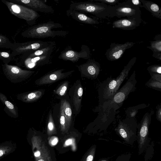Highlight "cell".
<instances>
[{"mask_svg":"<svg viewBox=\"0 0 161 161\" xmlns=\"http://www.w3.org/2000/svg\"><path fill=\"white\" fill-rule=\"evenodd\" d=\"M136 57L132 58L124 66L116 78H113L110 76L100 84L98 91L100 105L111 99L118 91L122 83L128 76L129 71L136 63Z\"/></svg>","mask_w":161,"mask_h":161,"instance_id":"cell-1","label":"cell"},{"mask_svg":"<svg viewBox=\"0 0 161 161\" xmlns=\"http://www.w3.org/2000/svg\"><path fill=\"white\" fill-rule=\"evenodd\" d=\"M63 27V25L59 23L49 21L32 26L23 32L21 35L24 37L39 39L65 37L68 34L69 31L53 30Z\"/></svg>","mask_w":161,"mask_h":161,"instance_id":"cell-2","label":"cell"},{"mask_svg":"<svg viewBox=\"0 0 161 161\" xmlns=\"http://www.w3.org/2000/svg\"><path fill=\"white\" fill-rule=\"evenodd\" d=\"M69 9L84 14H90L101 19L109 17L108 5L100 2L90 0L80 2L72 1Z\"/></svg>","mask_w":161,"mask_h":161,"instance_id":"cell-3","label":"cell"},{"mask_svg":"<svg viewBox=\"0 0 161 161\" xmlns=\"http://www.w3.org/2000/svg\"><path fill=\"white\" fill-rule=\"evenodd\" d=\"M137 124L135 118L119 119L114 130L126 144L132 145L136 140Z\"/></svg>","mask_w":161,"mask_h":161,"instance_id":"cell-4","label":"cell"},{"mask_svg":"<svg viewBox=\"0 0 161 161\" xmlns=\"http://www.w3.org/2000/svg\"><path fill=\"white\" fill-rule=\"evenodd\" d=\"M120 107L117 105H111L106 102L98 107V115L95 122L96 131L105 130L114 119L117 113V110Z\"/></svg>","mask_w":161,"mask_h":161,"instance_id":"cell-5","label":"cell"},{"mask_svg":"<svg viewBox=\"0 0 161 161\" xmlns=\"http://www.w3.org/2000/svg\"><path fill=\"white\" fill-rule=\"evenodd\" d=\"M108 8L110 18H141L140 8L133 5L128 0L119 3L114 6L108 5Z\"/></svg>","mask_w":161,"mask_h":161,"instance_id":"cell-6","label":"cell"},{"mask_svg":"<svg viewBox=\"0 0 161 161\" xmlns=\"http://www.w3.org/2000/svg\"><path fill=\"white\" fill-rule=\"evenodd\" d=\"M10 12L19 18L25 20L29 25H33L40 14L34 10L23 5L15 3L7 0H1Z\"/></svg>","mask_w":161,"mask_h":161,"instance_id":"cell-7","label":"cell"},{"mask_svg":"<svg viewBox=\"0 0 161 161\" xmlns=\"http://www.w3.org/2000/svg\"><path fill=\"white\" fill-rule=\"evenodd\" d=\"M151 116V113H146L140 123L137 124L136 140L138 144V153L139 155L142 154L149 145V127Z\"/></svg>","mask_w":161,"mask_h":161,"instance_id":"cell-8","label":"cell"},{"mask_svg":"<svg viewBox=\"0 0 161 161\" xmlns=\"http://www.w3.org/2000/svg\"><path fill=\"white\" fill-rule=\"evenodd\" d=\"M136 83V71L134 70L126 82L112 98L106 102L111 105H118L121 107L129 95L135 90Z\"/></svg>","mask_w":161,"mask_h":161,"instance_id":"cell-9","label":"cell"},{"mask_svg":"<svg viewBox=\"0 0 161 161\" xmlns=\"http://www.w3.org/2000/svg\"><path fill=\"white\" fill-rule=\"evenodd\" d=\"M54 42H44L41 41L27 42H15L11 49V56L14 57L25 53H29L37 50L46 47Z\"/></svg>","mask_w":161,"mask_h":161,"instance_id":"cell-10","label":"cell"},{"mask_svg":"<svg viewBox=\"0 0 161 161\" xmlns=\"http://www.w3.org/2000/svg\"><path fill=\"white\" fill-rule=\"evenodd\" d=\"M3 72L6 77L12 82H21L30 76L34 71L23 69L19 67L8 64H2Z\"/></svg>","mask_w":161,"mask_h":161,"instance_id":"cell-11","label":"cell"},{"mask_svg":"<svg viewBox=\"0 0 161 161\" xmlns=\"http://www.w3.org/2000/svg\"><path fill=\"white\" fill-rule=\"evenodd\" d=\"M90 54V49L86 45H82L80 52L74 50L70 46H69L61 52L58 58L64 61H69L74 63L78 61L80 58L89 59Z\"/></svg>","mask_w":161,"mask_h":161,"instance_id":"cell-12","label":"cell"},{"mask_svg":"<svg viewBox=\"0 0 161 161\" xmlns=\"http://www.w3.org/2000/svg\"><path fill=\"white\" fill-rule=\"evenodd\" d=\"M135 44L132 42H127L122 44L111 43L110 47L105 53L107 59L110 61L117 60L121 58L125 51Z\"/></svg>","mask_w":161,"mask_h":161,"instance_id":"cell-13","label":"cell"},{"mask_svg":"<svg viewBox=\"0 0 161 161\" xmlns=\"http://www.w3.org/2000/svg\"><path fill=\"white\" fill-rule=\"evenodd\" d=\"M10 2L27 7L34 11L52 14L54 10L53 7L46 4L44 1L40 0H10Z\"/></svg>","mask_w":161,"mask_h":161,"instance_id":"cell-14","label":"cell"},{"mask_svg":"<svg viewBox=\"0 0 161 161\" xmlns=\"http://www.w3.org/2000/svg\"><path fill=\"white\" fill-rule=\"evenodd\" d=\"M77 67L83 76L92 79L96 78L100 71L99 63L93 59H89L86 62Z\"/></svg>","mask_w":161,"mask_h":161,"instance_id":"cell-15","label":"cell"},{"mask_svg":"<svg viewBox=\"0 0 161 161\" xmlns=\"http://www.w3.org/2000/svg\"><path fill=\"white\" fill-rule=\"evenodd\" d=\"M64 69H58L38 79L36 82L38 85H42L52 83L67 77L74 70L63 72Z\"/></svg>","mask_w":161,"mask_h":161,"instance_id":"cell-16","label":"cell"},{"mask_svg":"<svg viewBox=\"0 0 161 161\" xmlns=\"http://www.w3.org/2000/svg\"><path fill=\"white\" fill-rule=\"evenodd\" d=\"M141 22V18H122L114 21L112 27L124 30H132L139 26Z\"/></svg>","mask_w":161,"mask_h":161,"instance_id":"cell-17","label":"cell"},{"mask_svg":"<svg viewBox=\"0 0 161 161\" xmlns=\"http://www.w3.org/2000/svg\"><path fill=\"white\" fill-rule=\"evenodd\" d=\"M66 14L68 17L81 23L91 25H97L99 23L96 19L74 10L68 9L66 11Z\"/></svg>","mask_w":161,"mask_h":161,"instance_id":"cell-18","label":"cell"},{"mask_svg":"<svg viewBox=\"0 0 161 161\" xmlns=\"http://www.w3.org/2000/svg\"><path fill=\"white\" fill-rule=\"evenodd\" d=\"M55 47V43L54 42L48 46L37 50L32 53H25L22 54V58H33L37 56L51 55Z\"/></svg>","mask_w":161,"mask_h":161,"instance_id":"cell-19","label":"cell"},{"mask_svg":"<svg viewBox=\"0 0 161 161\" xmlns=\"http://www.w3.org/2000/svg\"><path fill=\"white\" fill-rule=\"evenodd\" d=\"M143 8L151 13L153 17L161 19V8L158 4L152 1L141 0Z\"/></svg>","mask_w":161,"mask_h":161,"instance_id":"cell-20","label":"cell"},{"mask_svg":"<svg viewBox=\"0 0 161 161\" xmlns=\"http://www.w3.org/2000/svg\"><path fill=\"white\" fill-rule=\"evenodd\" d=\"M50 55L41 56L24 59L25 64L30 68H31L38 64L47 63L49 62Z\"/></svg>","mask_w":161,"mask_h":161,"instance_id":"cell-21","label":"cell"},{"mask_svg":"<svg viewBox=\"0 0 161 161\" xmlns=\"http://www.w3.org/2000/svg\"><path fill=\"white\" fill-rule=\"evenodd\" d=\"M16 145L10 142H6L0 144V158H2L14 151Z\"/></svg>","mask_w":161,"mask_h":161,"instance_id":"cell-22","label":"cell"},{"mask_svg":"<svg viewBox=\"0 0 161 161\" xmlns=\"http://www.w3.org/2000/svg\"><path fill=\"white\" fill-rule=\"evenodd\" d=\"M63 107L65 117L67 130L69 128L72 119V111L69 103L66 100H62L61 104Z\"/></svg>","mask_w":161,"mask_h":161,"instance_id":"cell-23","label":"cell"},{"mask_svg":"<svg viewBox=\"0 0 161 161\" xmlns=\"http://www.w3.org/2000/svg\"><path fill=\"white\" fill-rule=\"evenodd\" d=\"M147 47L153 52V57L161 60V40L151 41L150 46Z\"/></svg>","mask_w":161,"mask_h":161,"instance_id":"cell-24","label":"cell"},{"mask_svg":"<svg viewBox=\"0 0 161 161\" xmlns=\"http://www.w3.org/2000/svg\"><path fill=\"white\" fill-rule=\"evenodd\" d=\"M83 93V89L80 85L75 87L73 97L74 105L75 110L78 111L80 108Z\"/></svg>","mask_w":161,"mask_h":161,"instance_id":"cell-25","label":"cell"},{"mask_svg":"<svg viewBox=\"0 0 161 161\" xmlns=\"http://www.w3.org/2000/svg\"><path fill=\"white\" fill-rule=\"evenodd\" d=\"M42 92L40 91H36L30 93L23 94L18 98L24 102H31L35 101L40 97Z\"/></svg>","mask_w":161,"mask_h":161,"instance_id":"cell-26","label":"cell"},{"mask_svg":"<svg viewBox=\"0 0 161 161\" xmlns=\"http://www.w3.org/2000/svg\"><path fill=\"white\" fill-rule=\"evenodd\" d=\"M147 107L146 104L143 103L128 107L125 111L126 117L135 118L139 110L145 108Z\"/></svg>","mask_w":161,"mask_h":161,"instance_id":"cell-27","label":"cell"},{"mask_svg":"<svg viewBox=\"0 0 161 161\" xmlns=\"http://www.w3.org/2000/svg\"><path fill=\"white\" fill-rule=\"evenodd\" d=\"M0 99L2 102L5 105L8 110L14 117H17L18 114L14 106L9 102L6 96L0 92Z\"/></svg>","mask_w":161,"mask_h":161,"instance_id":"cell-28","label":"cell"},{"mask_svg":"<svg viewBox=\"0 0 161 161\" xmlns=\"http://www.w3.org/2000/svg\"><path fill=\"white\" fill-rule=\"evenodd\" d=\"M14 47V43H12L8 37L0 33V48L10 49Z\"/></svg>","mask_w":161,"mask_h":161,"instance_id":"cell-29","label":"cell"},{"mask_svg":"<svg viewBox=\"0 0 161 161\" xmlns=\"http://www.w3.org/2000/svg\"><path fill=\"white\" fill-rule=\"evenodd\" d=\"M96 146H92L85 154L82 161H93L95 154Z\"/></svg>","mask_w":161,"mask_h":161,"instance_id":"cell-30","label":"cell"},{"mask_svg":"<svg viewBox=\"0 0 161 161\" xmlns=\"http://www.w3.org/2000/svg\"><path fill=\"white\" fill-rule=\"evenodd\" d=\"M145 85L148 87L161 92V82L151 78L146 83Z\"/></svg>","mask_w":161,"mask_h":161,"instance_id":"cell-31","label":"cell"},{"mask_svg":"<svg viewBox=\"0 0 161 161\" xmlns=\"http://www.w3.org/2000/svg\"><path fill=\"white\" fill-rule=\"evenodd\" d=\"M59 123L61 131L63 132L68 130L65 117L64 115V110L62 106L61 105Z\"/></svg>","mask_w":161,"mask_h":161,"instance_id":"cell-32","label":"cell"},{"mask_svg":"<svg viewBox=\"0 0 161 161\" xmlns=\"http://www.w3.org/2000/svg\"><path fill=\"white\" fill-rule=\"evenodd\" d=\"M13 58L11 53L0 51V59L3 61L4 64H8L12 60Z\"/></svg>","mask_w":161,"mask_h":161,"instance_id":"cell-33","label":"cell"},{"mask_svg":"<svg viewBox=\"0 0 161 161\" xmlns=\"http://www.w3.org/2000/svg\"><path fill=\"white\" fill-rule=\"evenodd\" d=\"M68 82L66 81L61 85L55 91L56 94L60 96L65 95L67 91Z\"/></svg>","mask_w":161,"mask_h":161,"instance_id":"cell-34","label":"cell"},{"mask_svg":"<svg viewBox=\"0 0 161 161\" xmlns=\"http://www.w3.org/2000/svg\"><path fill=\"white\" fill-rule=\"evenodd\" d=\"M147 70L149 73L161 74V66L160 64H154L148 67Z\"/></svg>","mask_w":161,"mask_h":161,"instance_id":"cell-35","label":"cell"},{"mask_svg":"<svg viewBox=\"0 0 161 161\" xmlns=\"http://www.w3.org/2000/svg\"><path fill=\"white\" fill-rule=\"evenodd\" d=\"M55 131V127L53 123L52 115L51 114L49 115L48 123L47 124V132L48 133H52Z\"/></svg>","mask_w":161,"mask_h":161,"instance_id":"cell-36","label":"cell"},{"mask_svg":"<svg viewBox=\"0 0 161 161\" xmlns=\"http://www.w3.org/2000/svg\"><path fill=\"white\" fill-rule=\"evenodd\" d=\"M92 1L103 3L108 5L114 6L119 3V0H91Z\"/></svg>","mask_w":161,"mask_h":161,"instance_id":"cell-37","label":"cell"},{"mask_svg":"<svg viewBox=\"0 0 161 161\" xmlns=\"http://www.w3.org/2000/svg\"><path fill=\"white\" fill-rule=\"evenodd\" d=\"M131 157L130 153L123 154L118 156L114 161H130Z\"/></svg>","mask_w":161,"mask_h":161,"instance_id":"cell-38","label":"cell"},{"mask_svg":"<svg viewBox=\"0 0 161 161\" xmlns=\"http://www.w3.org/2000/svg\"><path fill=\"white\" fill-rule=\"evenodd\" d=\"M153 143L152 144L151 146V145H150L149 144V146L146 149L147 150V152L145 154L144 157V158L145 161H147V158L149 153H150V155L152 157L153 156V155L154 153V149L153 148V145L154 144Z\"/></svg>","mask_w":161,"mask_h":161,"instance_id":"cell-39","label":"cell"},{"mask_svg":"<svg viewBox=\"0 0 161 161\" xmlns=\"http://www.w3.org/2000/svg\"><path fill=\"white\" fill-rule=\"evenodd\" d=\"M156 116L157 120L161 122V104L158 105L156 108Z\"/></svg>","mask_w":161,"mask_h":161,"instance_id":"cell-40","label":"cell"},{"mask_svg":"<svg viewBox=\"0 0 161 161\" xmlns=\"http://www.w3.org/2000/svg\"><path fill=\"white\" fill-rule=\"evenodd\" d=\"M129 2L133 5L139 8H143L142 2L139 0H128Z\"/></svg>","mask_w":161,"mask_h":161,"instance_id":"cell-41","label":"cell"},{"mask_svg":"<svg viewBox=\"0 0 161 161\" xmlns=\"http://www.w3.org/2000/svg\"><path fill=\"white\" fill-rule=\"evenodd\" d=\"M150 74L152 79L161 82V74L157 73H150Z\"/></svg>","mask_w":161,"mask_h":161,"instance_id":"cell-42","label":"cell"},{"mask_svg":"<svg viewBox=\"0 0 161 161\" xmlns=\"http://www.w3.org/2000/svg\"><path fill=\"white\" fill-rule=\"evenodd\" d=\"M58 142V139L56 137H53L50 141L52 145H55Z\"/></svg>","mask_w":161,"mask_h":161,"instance_id":"cell-43","label":"cell"},{"mask_svg":"<svg viewBox=\"0 0 161 161\" xmlns=\"http://www.w3.org/2000/svg\"><path fill=\"white\" fill-rule=\"evenodd\" d=\"M154 40H161V35H158L155 36Z\"/></svg>","mask_w":161,"mask_h":161,"instance_id":"cell-44","label":"cell"},{"mask_svg":"<svg viewBox=\"0 0 161 161\" xmlns=\"http://www.w3.org/2000/svg\"><path fill=\"white\" fill-rule=\"evenodd\" d=\"M71 143H72V139H69L66 141L65 144L66 145H70L71 144Z\"/></svg>","mask_w":161,"mask_h":161,"instance_id":"cell-45","label":"cell"},{"mask_svg":"<svg viewBox=\"0 0 161 161\" xmlns=\"http://www.w3.org/2000/svg\"><path fill=\"white\" fill-rule=\"evenodd\" d=\"M40 153L39 151H37L34 153V156L35 157H38L40 156Z\"/></svg>","mask_w":161,"mask_h":161,"instance_id":"cell-46","label":"cell"},{"mask_svg":"<svg viewBox=\"0 0 161 161\" xmlns=\"http://www.w3.org/2000/svg\"><path fill=\"white\" fill-rule=\"evenodd\" d=\"M109 158H103L100 159L98 161H108Z\"/></svg>","mask_w":161,"mask_h":161,"instance_id":"cell-47","label":"cell"},{"mask_svg":"<svg viewBox=\"0 0 161 161\" xmlns=\"http://www.w3.org/2000/svg\"><path fill=\"white\" fill-rule=\"evenodd\" d=\"M2 158H0V159H1Z\"/></svg>","mask_w":161,"mask_h":161,"instance_id":"cell-48","label":"cell"}]
</instances>
